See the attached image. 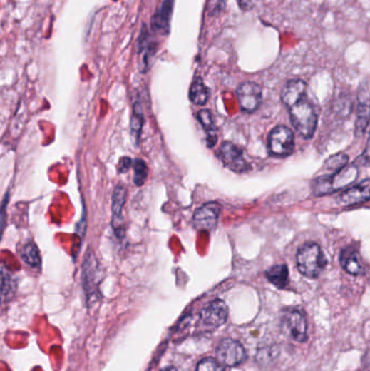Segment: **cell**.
Listing matches in <instances>:
<instances>
[{"mask_svg":"<svg viewBox=\"0 0 370 371\" xmlns=\"http://www.w3.org/2000/svg\"><path fill=\"white\" fill-rule=\"evenodd\" d=\"M359 176L356 166H345L332 176H323L316 179L313 185L314 195H325L336 193L341 189L352 185Z\"/></svg>","mask_w":370,"mask_h":371,"instance_id":"6da1fadb","label":"cell"},{"mask_svg":"<svg viewBox=\"0 0 370 371\" xmlns=\"http://www.w3.org/2000/svg\"><path fill=\"white\" fill-rule=\"evenodd\" d=\"M297 263L303 276L316 278L326 268L327 260L319 245L316 243H307L299 250Z\"/></svg>","mask_w":370,"mask_h":371,"instance_id":"7a4b0ae2","label":"cell"},{"mask_svg":"<svg viewBox=\"0 0 370 371\" xmlns=\"http://www.w3.org/2000/svg\"><path fill=\"white\" fill-rule=\"evenodd\" d=\"M290 120L303 138L313 136L317 127L318 116L315 108L305 99L290 108Z\"/></svg>","mask_w":370,"mask_h":371,"instance_id":"3957f363","label":"cell"},{"mask_svg":"<svg viewBox=\"0 0 370 371\" xmlns=\"http://www.w3.org/2000/svg\"><path fill=\"white\" fill-rule=\"evenodd\" d=\"M101 280V265L93 254V250L89 249L85 255L84 263H83V285H84L85 293H86L87 301L89 303L99 297L98 285Z\"/></svg>","mask_w":370,"mask_h":371,"instance_id":"277c9868","label":"cell"},{"mask_svg":"<svg viewBox=\"0 0 370 371\" xmlns=\"http://www.w3.org/2000/svg\"><path fill=\"white\" fill-rule=\"evenodd\" d=\"M268 149L270 154L279 158H286L292 154L294 150L293 131L282 125L275 127L268 136Z\"/></svg>","mask_w":370,"mask_h":371,"instance_id":"5b68a950","label":"cell"},{"mask_svg":"<svg viewBox=\"0 0 370 371\" xmlns=\"http://www.w3.org/2000/svg\"><path fill=\"white\" fill-rule=\"evenodd\" d=\"M222 205L218 202H207L195 210L192 225L197 230L211 233L218 224Z\"/></svg>","mask_w":370,"mask_h":371,"instance_id":"8992f818","label":"cell"},{"mask_svg":"<svg viewBox=\"0 0 370 371\" xmlns=\"http://www.w3.org/2000/svg\"><path fill=\"white\" fill-rule=\"evenodd\" d=\"M370 122V81L366 79L357 91L356 123L357 136L363 135Z\"/></svg>","mask_w":370,"mask_h":371,"instance_id":"52a82bcc","label":"cell"},{"mask_svg":"<svg viewBox=\"0 0 370 371\" xmlns=\"http://www.w3.org/2000/svg\"><path fill=\"white\" fill-rule=\"evenodd\" d=\"M216 355L222 364L230 367L238 366L247 358L242 344L232 339H224L220 342L216 350Z\"/></svg>","mask_w":370,"mask_h":371,"instance_id":"ba28073f","label":"cell"},{"mask_svg":"<svg viewBox=\"0 0 370 371\" xmlns=\"http://www.w3.org/2000/svg\"><path fill=\"white\" fill-rule=\"evenodd\" d=\"M128 189L125 186L118 183L112 193V227L120 239L125 235V225L123 220V210L126 203Z\"/></svg>","mask_w":370,"mask_h":371,"instance_id":"9c48e42d","label":"cell"},{"mask_svg":"<svg viewBox=\"0 0 370 371\" xmlns=\"http://www.w3.org/2000/svg\"><path fill=\"white\" fill-rule=\"evenodd\" d=\"M218 156L224 166L232 172L245 173L249 170V164L245 161L242 151L230 141H225L220 145Z\"/></svg>","mask_w":370,"mask_h":371,"instance_id":"30bf717a","label":"cell"},{"mask_svg":"<svg viewBox=\"0 0 370 371\" xmlns=\"http://www.w3.org/2000/svg\"><path fill=\"white\" fill-rule=\"evenodd\" d=\"M237 97L242 111L252 113L259 109L262 101V88L253 82H245L237 89Z\"/></svg>","mask_w":370,"mask_h":371,"instance_id":"8fae6325","label":"cell"},{"mask_svg":"<svg viewBox=\"0 0 370 371\" xmlns=\"http://www.w3.org/2000/svg\"><path fill=\"white\" fill-rule=\"evenodd\" d=\"M284 331L298 342L307 340V322L304 314L300 310H289L282 320Z\"/></svg>","mask_w":370,"mask_h":371,"instance_id":"7c38bea8","label":"cell"},{"mask_svg":"<svg viewBox=\"0 0 370 371\" xmlns=\"http://www.w3.org/2000/svg\"><path fill=\"white\" fill-rule=\"evenodd\" d=\"M228 318V308L222 300H214L201 312V320L210 328H217L225 324Z\"/></svg>","mask_w":370,"mask_h":371,"instance_id":"4fadbf2b","label":"cell"},{"mask_svg":"<svg viewBox=\"0 0 370 371\" xmlns=\"http://www.w3.org/2000/svg\"><path fill=\"white\" fill-rule=\"evenodd\" d=\"M174 3L175 0H163L161 7L158 8L151 19V29L153 32L159 35H168Z\"/></svg>","mask_w":370,"mask_h":371,"instance_id":"5bb4252c","label":"cell"},{"mask_svg":"<svg viewBox=\"0 0 370 371\" xmlns=\"http://www.w3.org/2000/svg\"><path fill=\"white\" fill-rule=\"evenodd\" d=\"M368 200H370V181L368 179L344 191L339 198V202L343 205H355Z\"/></svg>","mask_w":370,"mask_h":371,"instance_id":"9a60e30c","label":"cell"},{"mask_svg":"<svg viewBox=\"0 0 370 371\" xmlns=\"http://www.w3.org/2000/svg\"><path fill=\"white\" fill-rule=\"evenodd\" d=\"M307 84L301 79H292L287 83L282 91V100L284 106L290 109L295 103L304 99Z\"/></svg>","mask_w":370,"mask_h":371,"instance_id":"2e32d148","label":"cell"},{"mask_svg":"<svg viewBox=\"0 0 370 371\" xmlns=\"http://www.w3.org/2000/svg\"><path fill=\"white\" fill-rule=\"evenodd\" d=\"M139 55L141 56V71L145 72L149 70V64H150L151 58L155 56L157 51V45L155 41L151 37L149 31H147L145 26H143L140 37L138 41Z\"/></svg>","mask_w":370,"mask_h":371,"instance_id":"e0dca14e","label":"cell"},{"mask_svg":"<svg viewBox=\"0 0 370 371\" xmlns=\"http://www.w3.org/2000/svg\"><path fill=\"white\" fill-rule=\"evenodd\" d=\"M340 262L342 268L353 276H359L364 273V265L361 255L355 248L348 247L342 250Z\"/></svg>","mask_w":370,"mask_h":371,"instance_id":"ac0fdd59","label":"cell"},{"mask_svg":"<svg viewBox=\"0 0 370 371\" xmlns=\"http://www.w3.org/2000/svg\"><path fill=\"white\" fill-rule=\"evenodd\" d=\"M198 120L202 125L207 134V145L209 148H213L217 143V128L214 123L213 116L209 110H201L198 113Z\"/></svg>","mask_w":370,"mask_h":371,"instance_id":"d6986e66","label":"cell"},{"mask_svg":"<svg viewBox=\"0 0 370 371\" xmlns=\"http://www.w3.org/2000/svg\"><path fill=\"white\" fill-rule=\"evenodd\" d=\"M210 91L201 77H195L189 89V99L195 106H205L209 101Z\"/></svg>","mask_w":370,"mask_h":371,"instance_id":"ffe728a7","label":"cell"},{"mask_svg":"<svg viewBox=\"0 0 370 371\" xmlns=\"http://www.w3.org/2000/svg\"><path fill=\"white\" fill-rule=\"evenodd\" d=\"M266 278L279 289H284L289 283V270L287 265H275L266 272Z\"/></svg>","mask_w":370,"mask_h":371,"instance_id":"44dd1931","label":"cell"},{"mask_svg":"<svg viewBox=\"0 0 370 371\" xmlns=\"http://www.w3.org/2000/svg\"><path fill=\"white\" fill-rule=\"evenodd\" d=\"M20 256L23 262L28 264L33 268H39L41 266V253H39L38 248L35 243H29L26 245H23L20 250Z\"/></svg>","mask_w":370,"mask_h":371,"instance_id":"7402d4cb","label":"cell"},{"mask_svg":"<svg viewBox=\"0 0 370 371\" xmlns=\"http://www.w3.org/2000/svg\"><path fill=\"white\" fill-rule=\"evenodd\" d=\"M143 120H145V118H143V108H141V104L139 102H136L133 106L132 116H130V131H132V134L136 137L137 141L140 138Z\"/></svg>","mask_w":370,"mask_h":371,"instance_id":"603a6c76","label":"cell"},{"mask_svg":"<svg viewBox=\"0 0 370 371\" xmlns=\"http://www.w3.org/2000/svg\"><path fill=\"white\" fill-rule=\"evenodd\" d=\"M16 291V280L9 272L6 270L5 266L1 270V297L3 301L9 300Z\"/></svg>","mask_w":370,"mask_h":371,"instance_id":"cb8c5ba5","label":"cell"},{"mask_svg":"<svg viewBox=\"0 0 370 371\" xmlns=\"http://www.w3.org/2000/svg\"><path fill=\"white\" fill-rule=\"evenodd\" d=\"M148 166L143 160L137 158L134 162V183L137 187H141L147 181Z\"/></svg>","mask_w":370,"mask_h":371,"instance_id":"d4e9b609","label":"cell"},{"mask_svg":"<svg viewBox=\"0 0 370 371\" xmlns=\"http://www.w3.org/2000/svg\"><path fill=\"white\" fill-rule=\"evenodd\" d=\"M349 158L346 154L339 153L336 156L328 158L325 163L326 168L330 171H334V173L339 172L348 164Z\"/></svg>","mask_w":370,"mask_h":371,"instance_id":"484cf974","label":"cell"},{"mask_svg":"<svg viewBox=\"0 0 370 371\" xmlns=\"http://www.w3.org/2000/svg\"><path fill=\"white\" fill-rule=\"evenodd\" d=\"M197 371H225V367L215 358H203L197 367Z\"/></svg>","mask_w":370,"mask_h":371,"instance_id":"4316f807","label":"cell"},{"mask_svg":"<svg viewBox=\"0 0 370 371\" xmlns=\"http://www.w3.org/2000/svg\"><path fill=\"white\" fill-rule=\"evenodd\" d=\"M133 166L132 158H128V156H124V158H120V162H118V173H128V170H130V166Z\"/></svg>","mask_w":370,"mask_h":371,"instance_id":"83f0119b","label":"cell"},{"mask_svg":"<svg viewBox=\"0 0 370 371\" xmlns=\"http://www.w3.org/2000/svg\"><path fill=\"white\" fill-rule=\"evenodd\" d=\"M361 158H363V161L365 162L367 166H370V134L369 137H368L367 145H366L365 151H364Z\"/></svg>","mask_w":370,"mask_h":371,"instance_id":"f1b7e54d","label":"cell"},{"mask_svg":"<svg viewBox=\"0 0 370 371\" xmlns=\"http://www.w3.org/2000/svg\"><path fill=\"white\" fill-rule=\"evenodd\" d=\"M237 1L242 10H249L252 8L253 0H237Z\"/></svg>","mask_w":370,"mask_h":371,"instance_id":"f546056e","label":"cell"},{"mask_svg":"<svg viewBox=\"0 0 370 371\" xmlns=\"http://www.w3.org/2000/svg\"><path fill=\"white\" fill-rule=\"evenodd\" d=\"M162 371H178L174 367H168V368L163 369Z\"/></svg>","mask_w":370,"mask_h":371,"instance_id":"4dcf8cb0","label":"cell"}]
</instances>
